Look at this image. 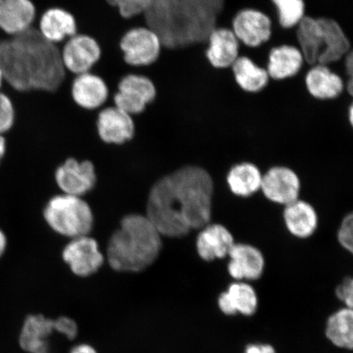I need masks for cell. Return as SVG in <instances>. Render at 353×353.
<instances>
[{"mask_svg":"<svg viewBox=\"0 0 353 353\" xmlns=\"http://www.w3.org/2000/svg\"><path fill=\"white\" fill-rule=\"evenodd\" d=\"M70 96L77 107L88 112L112 105L110 103V92L107 83L92 72L73 77Z\"/></svg>","mask_w":353,"mask_h":353,"instance_id":"obj_15","label":"cell"},{"mask_svg":"<svg viewBox=\"0 0 353 353\" xmlns=\"http://www.w3.org/2000/svg\"><path fill=\"white\" fill-rule=\"evenodd\" d=\"M153 0H114L113 7L117 8L123 19H132L143 16L151 7Z\"/></svg>","mask_w":353,"mask_h":353,"instance_id":"obj_32","label":"cell"},{"mask_svg":"<svg viewBox=\"0 0 353 353\" xmlns=\"http://www.w3.org/2000/svg\"><path fill=\"white\" fill-rule=\"evenodd\" d=\"M101 56L99 42L88 34L78 33L61 44V61L66 72L73 76L90 72Z\"/></svg>","mask_w":353,"mask_h":353,"instance_id":"obj_9","label":"cell"},{"mask_svg":"<svg viewBox=\"0 0 353 353\" xmlns=\"http://www.w3.org/2000/svg\"><path fill=\"white\" fill-rule=\"evenodd\" d=\"M8 151V142L6 135H0V163L6 156Z\"/></svg>","mask_w":353,"mask_h":353,"instance_id":"obj_40","label":"cell"},{"mask_svg":"<svg viewBox=\"0 0 353 353\" xmlns=\"http://www.w3.org/2000/svg\"><path fill=\"white\" fill-rule=\"evenodd\" d=\"M296 39L304 63L314 65L322 51L321 29L317 17L306 15L297 26Z\"/></svg>","mask_w":353,"mask_h":353,"instance_id":"obj_29","label":"cell"},{"mask_svg":"<svg viewBox=\"0 0 353 353\" xmlns=\"http://www.w3.org/2000/svg\"><path fill=\"white\" fill-rule=\"evenodd\" d=\"M156 98L157 88L151 79L142 74L130 73L118 83L110 103L135 117L143 113Z\"/></svg>","mask_w":353,"mask_h":353,"instance_id":"obj_6","label":"cell"},{"mask_svg":"<svg viewBox=\"0 0 353 353\" xmlns=\"http://www.w3.org/2000/svg\"><path fill=\"white\" fill-rule=\"evenodd\" d=\"M276 8L278 22L285 30L297 28L306 16L304 0H271Z\"/></svg>","mask_w":353,"mask_h":353,"instance_id":"obj_31","label":"cell"},{"mask_svg":"<svg viewBox=\"0 0 353 353\" xmlns=\"http://www.w3.org/2000/svg\"><path fill=\"white\" fill-rule=\"evenodd\" d=\"M336 296L345 304L346 307L352 309L353 307V281L347 277L335 290Z\"/></svg>","mask_w":353,"mask_h":353,"instance_id":"obj_36","label":"cell"},{"mask_svg":"<svg viewBox=\"0 0 353 353\" xmlns=\"http://www.w3.org/2000/svg\"><path fill=\"white\" fill-rule=\"evenodd\" d=\"M304 63L298 47L282 44L269 51L266 70L270 79L282 81L296 77Z\"/></svg>","mask_w":353,"mask_h":353,"instance_id":"obj_24","label":"cell"},{"mask_svg":"<svg viewBox=\"0 0 353 353\" xmlns=\"http://www.w3.org/2000/svg\"><path fill=\"white\" fill-rule=\"evenodd\" d=\"M43 353H48V352H43Z\"/></svg>","mask_w":353,"mask_h":353,"instance_id":"obj_45","label":"cell"},{"mask_svg":"<svg viewBox=\"0 0 353 353\" xmlns=\"http://www.w3.org/2000/svg\"><path fill=\"white\" fill-rule=\"evenodd\" d=\"M283 219L287 230L299 239L312 236L319 226V215L314 207L300 199L285 206Z\"/></svg>","mask_w":353,"mask_h":353,"instance_id":"obj_26","label":"cell"},{"mask_svg":"<svg viewBox=\"0 0 353 353\" xmlns=\"http://www.w3.org/2000/svg\"><path fill=\"white\" fill-rule=\"evenodd\" d=\"M70 353H99V352L90 344L79 343L74 346Z\"/></svg>","mask_w":353,"mask_h":353,"instance_id":"obj_38","label":"cell"},{"mask_svg":"<svg viewBox=\"0 0 353 353\" xmlns=\"http://www.w3.org/2000/svg\"><path fill=\"white\" fill-rule=\"evenodd\" d=\"M228 257V272L236 281H256L263 274L264 256L255 246L235 243Z\"/></svg>","mask_w":353,"mask_h":353,"instance_id":"obj_17","label":"cell"},{"mask_svg":"<svg viewBox=\"0 0 353 353\" xmlns=\"http://www.w3.org/2000/svg\"><path fill=\"white\" fill-rule=\"evenodd\" d=\"M214 190L208 171L196 165L180 168L153 184L145 214L162 236L183 237L211 223Z\"/></svg>","mask_w":353,"mask_h":353,"instance_id":"obj_1","label":"cell"},{"mask_svg":"<svg viewBox=\"0 0 353 353\" xmlns=\"http://www.w3.org/2000/svg\"><path fill=\"white\" fill-rule=\"evenodd\" d=\"M263 174L253 163L241 162L232 166L227 175V183L234 195L250 197L261 189Z\"/></svg>","mask_w":353,"mask_h":353,"instance_id":"obj_28","label":"cell"},{"mask_svg":"<svg viewBox=\"0 0 353 353\" xmlns=\"http://www.w3.org/2000/svg\"><path fill=\"white\" fill-rule=\"evenodd\" d=\"M224 0H179V48L207 41Z\"/></svg>","mask_w":353,"mask_h":353,"instance_id":"obj_5","label":"cell"},{"mask_svg":"<svg viewBox=\"0 0 353 353\" xmlns=\"http://www.w3.org/2000/svg\"><path fill=\"white\" fill-rule=\"evenodd\" d=\"M3 85H4L3 74L1 69H0V90H2Z\"/></svg>","mask_w":353,"mask_h":353,"instance_id":"obj_43","label":"cell"},{"mask_svg":"<svg viewBox=\"0 0 353 353\" xmlns=\"http://www.w3.org/2000/svg\"><path fill=\"white\" fill-rule=\"evenodd\" d=\"M337 238L344 250L352 253L353 251V215L348 214L343 218L339 228Z\"/></svg>","mask_w":353,"mask_h":353,"instance_id":"obj_34","label":"cell"},{"mask_svg":"<svg viewBox=\"0 0 353 353\" xmlns=\"http://www.w3.org/2000/svg\"><path fill=\"white\" fill-rule=\"evenodd\" d=\"M54 330L69 341H73L78 336L79 326L77 321L70 317L61 316L54 319Z\"/></svg>","mask_w":353,"mask_h":353,"instance_id":"obj_35","label":"cell"},{"mask_svg":"<svg viewBox=\"0 0 353 353\" xmlns=\"http://www.w3.org/2000/svg\"><path fill=\"white\" fill-rule=\"evenodd\" d=\"M321 29L322 51L317 64L339 63L351 52V43L339 22L332 17H317Z\"/></svg>","mask_w":353,"mask_h":353,"instance_id":"obj_18","label":"cell"},{"mask_svg":"<svg viewBox=\"0 0 353 353\" xmlns=\"http://www.w3.org/2000/svg\"><path fill=\"white\" fill-rule=\"evenodd\" d=\"M162 238L147 215L128 214L110 236L105 259L114 271L143 272L160 256Z\"/></svg>","mask_w":353,"mask_h":353,"instance_id":"obj_3","label":"cell"},{"mask_svg":"<svg viewBox=\"0 0 353 353\" xmlns=\"http://www.w3.org/2000/svg\"><path fill=\"white\" fill-rule=\"evenodd\" d=\"M96 130L101 143L122 147L134 138V118L113 104L105 105L99 110Z\"/></svg>","mask_w":353,"mask_h":353,"instance_id":"obj_11","label":"cell"},{"mask_svg":"<svg viewBox=\"0 0 353 353\" xmlns=\"http://www.w3.org/2000/svg\"><path fill=\"white\" fill-rule=\"evenodd\" d=\"M260 191L268 201L286 206L299 200L301 182L290 168L274 166L263 174Z\"/></svg>","mask_w":353,"mask_h":353,"instance_id":"obj_14","label":"cell"},{"mask_svg":"<svg viewBox=\"0 0 353 353\" xmlns=\"http://www.w3.org/2000/svg\"><path fill=\"white\" fill-rule=\"evenodd\" d=\"M43 215L52 231L70 240L90 235L94 223L91 207L83 197L65 194L52 197Z\"/></svg>","mask_w":353,"mask_h":353,"instance_id":"obj_4","label":"cell"},{"mask_svg":"<svg viewBox=\"0 0 353 353\" xmlns=\"http://www.w3.org/2000/svg\"><path fill=\"white\" fill-rule=\"evenodd\" d=\"M143 17L145 26L160 38L163 48L179 50V0H153Z\"/></svg>","mask_w":353,"mask_h":353,"instance_id":"obj_8","label":"cell"},{"mask_svg":"<svg viewBox=\"0 0 353 353\" xmlns=\"http://www.w3.org/2000/svg\"><path fill=\"white\" fill-rule=\"evenodd\" d=\"M105 2H107L109 4V6L113 7L114 0H105Z\"/></svg>","mask_w":353,"mask_h":353,"instance_id":"obj_44","label":"cell"},{"mask_svg":"<svg viewBox=\"0 0 353 353\" xmlns=\"http://www.w3.org/2000/svg\"><path fill=\"white\" fill-rule=\"evenodd\" d=\"M231 68L236 85L248 94L262 92L270 81L266 68L256 64L249 57L240 56Z\"/></svg>","mask_w":353,"mask_h":353,"instance_id":"obj_27","label":"cell"},{"mask_svg":"<svg viewBox=\"0 0 353 353\" xmlns=\"http://www.w3.org/2000/svg\"><path fill=\"white\" fill-rule=\"evenodd\" d=\"M244 353H276L274 348L268 344H250Z\"/></svg>","mask_w":353,"mask_h":353,"instance_id":"obj_37","label":"cell"},{"mask_svg":"<svg viewBox=\"0 0 353 353\" xmlns=\"http://www.w3.org/2000/svg\"><path fill=\"white\" fill-rule=\"evenodd\" d=\"M205 57L216 70L231 68L240 57V42L231 29L217 28L210 34Z\"/></svg>","mask_w":353,"mask_h":353,"instance_id":"obj_20","label":"cell"},{"mask_svg":"<svg viewBox=\"0 0 353 353\" xmlns=\"http://www.w3.org/2000/svg\"><path fill=\"white\" fill-rule=\"evenodd\" d=\"M37 10L32 0H1L0 30L7 37H16L37 24Z\"/></svg>","mask_w":353,"mask_h":353,"instance_id":"obj_16","label":"cell"},{"mask_svg":"<svg viewBox=\"0 0 353 353\" xmlns=\"http://www.w3.org/2000/svg\"><path fill=\"white\" fill-rule=\"evenodd\" d=\"M61 256L73 274L83 278L98 272L105 260L98 241L90 235L70 240Z\"/></svg>","mask_w":353,"mask_h":353,"instance_id":"obj_10","label":"cell"},{"mask_svg":"<svg viewBox=\"0 0 353 353\" xmlns=\"http://www.w3.org/2000/svg\"><path fill=\"white\" fill-rule=\"evenodd\" d=\"M348 112V121H350V125H353V107L352 104L350 105V108L347 109Z\"/></svg>","mask_w":353,"mask_h":353,"instance_id":"obj_42","label":"cell"},{"mask_svg":"<svg viewBox=\"0 0 353 353\" xmlns=\"http://www.w3.org/2000/svg\"><path fill=\"white\" fill-rule=\"evenodd\" d=\"M258 303L257 294L253 286L244 281L233 282L218 299L221 312L228 316L236 315V313L253 315L257 310Z\"/></svg>","mask_w":353,"mask_h":353,"instance_id":"obj_25","label":"cell"},{"mask_svg":"<svg viewBox=\"0 0 353 353\" xmlns=\"http://www.w3.org/2000/svg\"><path fill=\"white\" fill-rule=\"evenodd\" d=\"M7 244L8 242L6 234L0 229V258H1L2 255L6 252Z\"/></svg>","mask_w":353,"mask_h":353,"instance_id":"obj_41","label":"cell"},{"mask_svg":"<svg viewBox=\"0 0 353 353\" xmlns=\"http://www.w3.org/2000/svg\"><path fill=\"white\" fill-rule=\"evenodd\" d=\"M0 69L4 85L17 92H54L68 76L61 46L44 39L37 26L16 37L0 39Z\"/></svg>","mask_w":353,"mask_h":353,"instance_id":"obj_2","label":"cell"},{"mask_svg":"<svg viewBox=\"0 0 353 353\" xmlns=\"http://www.w3.org/2000/svg\"><path fill=\"white\" fill-rule=\"evenodd\" d=\"M235 243L232 232L223 225L209 223L198 234L197 254L206 262L222 259L228 257Z\"/></svg>","mask_w":353,"mask_h":353,"instance_id":"obj_19","label":"cell"},{"mask_svg":"<svg viewBox=\"0 0 353 353\" xmlns=\"http://www.w3.org/2000/svg\"><path fill=\"white\" fill-rule=\"evenodd\" d=\"M231 30L240 43L255 48L270 41L272 21L266 13L255 8H243L233 17Z\"/></svg>","mask_w":353,"mask_h":353,"instance_id":"obj_13","label":"cell"},{"mask_svg":"<svg viewBox=\"0 0 353 353\" xmlns=\"http://www.w3.org/2000/svg\"><path fill=\"white\" fill-rule=\"evenodd\" d=\"M54 333V319L43 314H30L22 322L17 342L26 353L47 352L48 341Z\"/></svg>","mask_w":353,"mask_h":353,"instance_id":"obj_22","label":"cell"},{"mask_svg":"<svg viewBox=\"0 0 353 353\" xmlns=\"http://www.w3.org/2000/svg\"><path fill=\"white\" fill-rule=\"evenodd\" d=\"M344 68H345V72L347 79H352L353 72V57L352 52H348L345 57H344Z\"/></svg>","mask_w":353,"mask_h":353,"instance_id":"obj_39","label":"cell"},{"mask_svg":"<svg viewBox=\"0 0 353 353\" xmlns=\"http://www.w3.org/2000/svg\"><path fill=\"white\" fill-rule=\"evenodd\" d=\"M16 121L14 104L6 92L0 90V135L10 132Z\"/></svg>","mask_w":353,"mask_h":353,"instance_id":"obj_33","label":"cell"},{"mask_svg":"<svg viewBox=\"0 0 353 353\" xmlns=\"http://www.w3.org/2000/svg\"><path fill=\"white\" fill-rule=\"evenodd\" d=\"M120 50L123 61L134 68H148L159 59L163 50L160 38L148 26H136L123 34Z\"/></svg>","mask_w":353,"mask_h":353,"instance_id":"obj_7","label":"cell"},{"mask_svg":"<svg viewBox=\"0 0 353 353\" xmlns=\"http://www.w3.org/2000/svg\"><path fill=\"white\" fill-rule=\"evenodd\" d=\"M97 174L94 163L70 157L57 168L55 181L65 195L83 197L94 188Z\"/></svg>","mask_w":353,"mask_h":353,"instance_id":"obj_12","label":"cell"},{"mask_svg":"<svg viewBox=\"0 0 353 353\" xmlns=\"http://www.w3.org/2000/svg\"><path fill=\"white\" fill-rule=\"evenodd\" d=\"M325 334L335 346L351 350L353 346L352 309L345 307L331 315Z\"/></svg>","mask_w":353,"mask_h":353,"instance_id":"obj_30","label":"cell"},{"mask_svg":"<svg viewBox=\"0 0 353 353\" xmlns=\"http://www.w3.org/2000/svg\"><path fill=\"white\" fill-rule=\"evenodd\" d=\"M35 26L44 39L57 46L78 34L76 19L61 8H50L44 11Z\"/></svg>","mask_w":353,"mask_h":353,"instance_id":"obj_21","label":"cell"},{"mask_svg":"<svg viewBox=\"0 0 353 353\" xmlns=\"http://www.w3.org/2000/svg\"><path fill=\"white\" fill-rule=\"evenodd\" d=\"M0 1H1V0H0Z\"/></svg>","mask_w":353,"mask_h":353,"instance_id":"obj_46","label":"cell"},{"mask_svg":"<svg viewBox=\"0 0 353 353\" xmlns=\"http://www.w3.org/2000/svg\"><path fill=\"white\" fill-rule=\"evenodd\" d=\"M304 83L309 95L319 101L338 99L345 90L343 78L329 66L321 64L312 65L308 70Z\"/></svg>","mask_w":353,"mask_h":353,"instance_id":"obj_23","label":"cell"}]
</instances>
